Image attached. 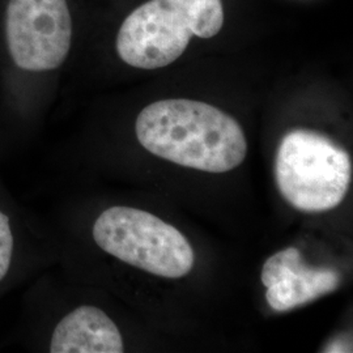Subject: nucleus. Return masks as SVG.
Instances as JSON below:
<instances>
[{"mask_svg":"<svg viewBox=\"0 0 353 353\" xmlns=\"http://www.w3.org/2000/svg\"><path fill=\"white\" fill-rule=\"evenodd\" d=\"M74 39L70 0H0V154L34 139Z\"/></svg>","mask_w":353,"mask_h":353,"instance_id":"f257e3e1","label":"nucleus"},{"mask_svg":"<svg viewBox=\"0 0 353 353\" xmlns=\"http://www.w3.org/2000/svg\"><path fill=\"white\" fill-rule=\"evenodd\" d=\"M143 148L174 164L208 173L240 166L248 141L240 123L219 108L186 99L156 101L135 122Z\"/></svg>","mask_w":353,"mask_h":353,"instance_id":"f03ea898","label":"nucleus"},{"mask_svg":"<svg viewBox=\"0 0 353 353\" xmlns=\"http://www.w3.org/2000/svg\"><path fill=\"white\" fill-rule=\"evenodd\" d=\"M223 26L221 0H148L118 26L114 50L128 67L157 70L176 62L191 37H214Z\"/></svg>","mask_w":353,"mask_h":353,"instance_id":"7ed1b4c3","label":"nucleus"},{"mask_svg":"<svg viewBox=\"0 0 353 353\" xmlns=\"http://www.w3.org/2000/svg\"><path fill=\"white\" fill-rule=\"evenodd\" d=\"M96 249L161 278H183L194 267V250L188 239L157 216L128 205H110L90 225Z\"/></svg>","mask_w":353,"mask_h":353,"instance_id":"20e7f679","label":"nucleus"},{"mask_svg":"<svg viewBox=\"0 0 353 353\" xmlns=\"http://www.w3.org/2000/svg\"><path fill=\"white\" fill-rule=\"evenodd\" d=\"M275 176L283 198L299 211L325 212L345 198L352 163L348 152L314 131L294 130L279 145Z\"/></svg>","mask_w":353,"mask_h":353,"instance_id":"39448f33","label":"nucleus"},{"mask_svg":"<svg viewBox=\"0 0 353 353\" xmlns=\"http://www.w3.org/2000/svg\"><path fill=\"white\" fill-rule=\"evenodd\" d=\"M17 336L28 351L122 353L125 339L101 306L80 303L59 316L21 310Z\"/></svg>","mask_w":353,"mask_h":353,"instance_id":"423d86ee","label":"nucleus"},{"mask_svg":"<svg viewBox=\"0 0 353 353\" xmlns=\"http://www.w3.org/2000/svg\"><path fill=\"white\" fill-rule=\"evenodd\" d=\"M51 246L34 212L12 195L0 176V300L49 265Z\"/></svg>","mask_w":353,"mask_h":353,"instance_id":"0eeeda50","label":"nucleus"},{"mask_svg":"<svg viewBox=\"0 0 353 353\" xmlns=\"http://www.w3.org/2000/svg\"><path fill=\"white\" fill-rule=\"evenodd\" d=\"M265 300L275 312H290L338 290L341 274L332 268H313L303 262V254L288 248L274 254L262 268Z\"/></svg>","mask_w":353,"mask_h":353,"instance_id":"6e6552de","label":"nucleus"},{"mask_svg":"<svg viewBox=\"0 0 353 353\" xmlns=\"http://www.w3.org/2000/svg\"><path fill=\"white\" fill-rule=\"evenodd\" d=\"M325 352H352L351 341L348 343L347 338H336L328 344Z\"/></svg>","mask_w":353,"mask_h":353,"instance_id":"1a4fd4ad","label":"nucleus"}]
</instances>
